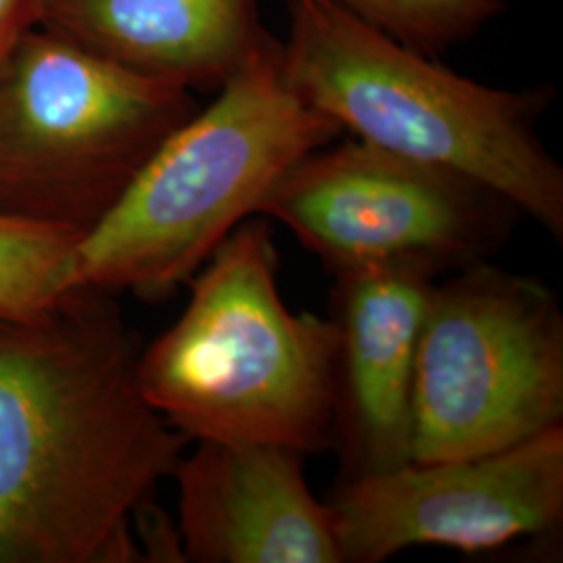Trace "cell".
<instances>
[{"instance_id": "obj_1", "label": "cell", "mask_w": 563, "mask_h": 563, "mask_svg": "<svg viewBox=\"0 0 563 563\" xmlns=\"http://www.w3.org/2000/svg\"><path fill=\"white\" fill-rule=\"evenodd\" d=\"M115 295L0 320V563L142 562L134 522L188 439L146 401Z\"/></svg>"}, {"instance_id": "obj_2", "label": "cell", "mask_w": 563, "mask_h": 563, "mask_svg": "<svg viewBox=\"0 0 563 563\" xmlns=\"http://www.w3.org/2000/svg\"><path fill=\"white\" fill-rule=\"evenodd\" d=\"M282 74L342 132L499 195L563 242V167L539 136L555 90L463 78L336 0H290Z\"/></svg>"}, {"instance_id": "obj_3", "label": "cell", "mask_w": 563, "mask_h": 563, "mask_svg": "<svg viewBox=\"0 0 563 563\" xmlns=\"http://www.w3.org/2000/svg\"><path fill=\"white\" fill-rule=\"evenodd\" d=\"M188 284L180 318L141 349L146 401L190 443L332 449L336 325L286 307L269 225L242 222Z\"/></svg>"}, {"instance_id": "obj_4", "label": "cell", "mask_w": 563, "mask_h": 563, "mask_svg": "<svg viewBox=\"0 0 563 563\" xmlns=\"http://www.w3.org/2000/svg\"><path fill=\"white\" fill-rule=\"evenodd\" d=\"M341 128L282 74L280 42L265 44L176 128L78 244V286L163 301L201 269L305 155Z\"/></svg>"}, {"instance_id": "obj_5", "label": "cell", "mask_w": 563, "mask_h": 563, "mask_svg": "<svg viewBox=\"0 0 563 563\" xmlns=\"http://www.w3.org/2000/svg\"><path fill=\"white\" fill-rule=\"evenodd\" d=\"M197 111L180 84L30 25L0 59V213L86 234Z\"/></svg>"}, {"instance_id": "obj_6", "label": "cell", "mask_w": 563, "mask_h": 563, "mask_svg": "<svg viewBox=\"0 0 563 563\" xmlns=\"http://www.w3.org/2000/svg\"><path fill=\"white\" fill-rule=\"evenodd\" d=\"M563 426V311L543 282L478 262L432 286L411 462L495 453Z\"/></svg>"}, {"instance_id": "obj_7", "label": "cell", "mask_w": 563, "mask_h": 563, "mask_svg": "<svg viewBox=\"0 0 563 563\" xmlns=\"http://www.w3.org/2000/svg\"><path fill=\"white\" fill-rule=\"evenodd\" d=\"M516 213L476 181L360 139L305 155L260 207L332 274L372 263L457 272L484 262Z\"/></svg>"}, {"instance_id": "obj_8", "label": "cell", "mask_w": 563, "mask_h": 563, "mask_svg": "<svg viewBox=\"0 0 563 563\" xmlns=\"http://www.w3.org/2000/svg\"><path fill=\"white\" fill-rule=\"evenodd\" d=\"M341 563L418 544L488 553L563 522V426L476 457L344 478L330 501Z\"/></svg>"}, {"instance_id": "obj_9", "label": "cell", "mask_w": 563, "mask_h": 563, "mask_svg": "<svg viewBox=\"0 0 563 563\" xmlns=\"http://www.w3.org/2000/svg\"><path fill=\"white\" fill-rule=\"evenodd\" d=\"M334 278V446L344 481L411 462L416 357L437 276L409 263H372Z\"/></svg>"}, {"instance_id": "obj_10", "label": "cell", "mask_w": 563, "mask_h": 563, "mask_svg": "<svg viewBox=\"0 0 563 563\" xmlns=\"http://www.w3.org/2000/svg\"><path fill=\"white\" fill-rule=\"evenodd\" d=\"M302 462L278 444L201 441L184 453L172 474L184 562L341 563L332 507Z\"/></svg>"}, {"instance_id": "obj_11", "label": "cell", "mask_w": 563, "mask_h": 563, "mask_svg": "<svg viewBox=\"0 0 563 563\" xmlns=\"http://www.w3.org/2000/svg\"><path fill=\"white\" fill-rule=\"evenodd\" d=\"M32 25L188 90L220 88L274 41L257 0H34Z\"/></svg>"}, {"instance_id": "obj_12", "label": "cell", "mask_w": 563, "mask_h": 563, "mask_svg": "<svg viewBox=\"0 0 563 563\" xmlns=\"http://www.w3.org/2000/svg\"><path fill=\"white\" fill-rule=\"evenodd\" d=\"M81 236L69 228L0 213V320L41 311L80 288Z\"/></svg>"}, {"instance_id": "obj_13", "label": "cell", "mask_w": 563, "mask_h": 563, "mask_svg": "<svg viewBox=\"0 0 563 563\" xmlns=\"http://www.w3.org/2000/svg\"><path fill=\"white\" fill-rule=\"evenodd\" d=\"M395 41L437 57L467 41L505 9L504 0H336Z\"/></svg>"}, {"instance_id": "obj_14", "label": "cell", "mask_w": 563, "mask_h": 563, "mask_svg": "<svg viewBox=\"0 0 563 563\" xmlns=\"http://www.w3.org/2000/svg\"><path fill=\"white\" fill-rule=\"evenodd\" d=\"M34 0H0V59L32 25Z\"/></svg>"}]
</instances>
